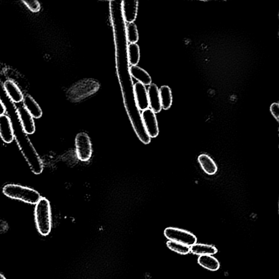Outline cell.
Returning a JSON list of instances; mask_svg holds the SVG:
<instances>
[{"label": "cell", "instance_id": "obj_5", "mask_svg": "<svg viewBox=\"0 0 279 279\" xmlns=\"http://www.w3.org/2000/svg\"><path fill=\"white\" fill-rule=\"evenodd\" d=\"M75 147L78 160L85 162L91 159L92 155V147L90 138L87 133H80L76 135Z\"/></svg>", "mask_w": 279, "mask_h": 279}, {"label": "cell", "instance_id": "obj_21", "mask_svg": "<svg viewBox=\"0 0 279 279\" xmlns=\"http://www.w3.org/2000/svg\"><path fill=\"white\" fill-rule=\"evenodd\" d=\"M167 246L172 251L179 254L187 255L190 253V247L181 244V243L169 241L167 243Z\"/></svg>", "mask_w": 279, "mask_h": 279}, {"label": "cell", "instance_id": "obj_10", "mask_svg": "<svg viewBox=\"0 0 279 279\" xmlns=\"http://www.w3.org/2000/svg\"><path fill=\"white\" fill-rule=\"evenodd\" d=\"M150 109L155 113H160L162 110L160 89L155 84L149 85L147 89Z\"/></svg>", "mask_w": 279, "mask_h": 279}, {"label": "cell", "instance_id": "obj_23", "mask_svg": "<svg viewBox=\"0 0 279 279\" xmlns=\"http://www.w3.org/2000/svg\"><path fill=\"white\" fill-rule=\"evenodd\" d=\"M270 111L274 118L278 122L279 120V104L277 103L271 104Z\"/></svg>", "mask_w": 279, "mask_h": 279}, {"label": "cell", "instance_id": "obj_16", "mask_svg": "<svg viewBox=\"0 0 279 279\" xmlns=\"http://www.w3.org/2000/svg\"><path fill=\"white\" fill-rule=\"evenodd\" d=\"M190 251L192 254L199 256L213 255L218 253V249L212 245L195 243L190 247Z\"/></svg>", "mask_w": 279, "mask_h": 279}, {"label": "cell", "instance_id": "obj_20", "mask_svg": "<svg viewBox=\"0 0 279 279\" xmlns=\"http://www.w3.org/2000/svg\"><path fill=\"white\" fill-rule=\"evenodd\" d=\"M127 37L130 44H137L139 39V34L137 25L134 23L129 24L126 28Z\"/></svg>", "mask_w": 279, "mask_h": 279}, {"label": "cell", "instance_id": "obj_13", "mask_svg": "<svg viewBox=\"0 0 279 279\" xmlns=\"http://www.w3.org/2000/svg\"><path fill=\"white\" fill-rule=\"evenodd\" d=\"M198 162L205 173L209 175H215L218 168L215 162L207 154H201L198 156Z\"/></svg>", "mask_w": 279, "mask_h": 279}, {"label": "cell", "instance_id": "obj_2", "mask_svg": "<svg viewBox=\"0 0 279 279\" xmlns=\"http://www.w3.org/2000/svg\"><path fill=\"white\" fill-rule=\"evenodd\" d=\"M34 216L39 233L48 235L52 230V214L51 204L46 198L41 197L35 205Z\"/></svg>", "mask_w": 279, "mask_h": 279}, {"label": "cell", "instance_id": "obj_4", "mask_svg": "<svg viewBox=\"0 0 279 279\" xmlns=\"http://www.w3.org/2000/svg\"><path fill=\"white\" fill-rule=\"evenodd\" d=\"M164 233L169 241L181 243L190 247L197 242V238L194 234L183 229L169 227L166 228Z\"/></svg>", "mask_w": 279, "mask_h": 279}, {"label": "cell", "instance_id": "obj_3", "mask_svg": "<svg viewBox=\"0 0 279 279\" xmlns=\"http://www.w3.org/2000/svg\"><path fill=\"white\" fill-rule=\"evenodd\" d=\"M3 192L7 197L32 205H36L41 198L39 193L36 190L18 184L6 185Z\"/></svg>", "mask_w": 279, "mask_h": 279}, {"label": "cell", "instance_id": "obj_24", "mask_svg": "<svg viewBox=\"0 0 279 279\" xmlns=\"http://www.w3.org/2000/svg\"><path fill=\"white\" fill-rule=\"evenodd\" d=\"M9 225L6 221L0 219V233L7 232L9 230Z\"/></svg>", "mask_w": 279, "mask_h": 279}, {"label": "cell", "instance_id": "obj_11", "mask_svg": "<svg viewBox=\"0 0 279 279\" xmlns=\"http://www.w3.org/2000/svg\"><path fill=\"white\" fill-rule=\"evenodd\" d=\"M4 88L7 96L14 103L23 101L24 95L18 85L11 80H7L4 84Z\"/></svg>", "mask_w": 279, "mask_h": 279}, {"label": "cell", "instance_id": "obj_8", "mask_svg": "<svg viewBox=\"0 0 279 279\" xmlns=\"http://www.w3.org/2000/svg\"><path fill=\"white\" fill-rule=\"evenodd\" d=\"M17 113L24 131L27 134H32L35 132V127L34 118L24 106H20L17 108Z\"/></svg>", "mask_w": 279, "mask_h": 279}, {"label": "cell", "instance_id": "obj_1", "mask_svg": "<svg viewBox=\"0 0 279 279\" xmlns=\"http://www.w3.org/2000/svg\"><path fill=\"white\" fill-rule=\"evenodd\" d=\"M11 120L14 131V137L21 153L26 160L33 173L41 174L44 170V164L35 151L27 134L24 131L19 119L17 111L9 116Z\"/></svg>", "mask_w": 279, "mask_h": 279}, {"label": "cell", "instance_id": "obj_15", "mask_svg": "<svg viewBox=\"0 0 279 279\" xmlns=\"http://www.w3.org/2000/svg\"><path fill=\"white\" fill-rule=\"evenodd\" d=\"M130 72L135 80L145 86H149L152 83V77L147 71L138 66H132L130 68Z\"/></svg>", "mask_w": 279, "mask_h": 279}, {"label": "cell", "instance_id": "obj_26", "mask_svg": "<svg viewBox=\"0 0 279 279\" xmlns=\"http://www.w3.org/2000/svg\"><path fill=\"white\" fill-rule=\"evenodd\" d=\"M0 279H7V278L3 274L0 273Z\"/></svg>", "mask_w": 279, "mask_h": 279}, {"label": "cell", "instance_id": "obj_18", "mask_svg": "<svg viewBox=\"0 0 279 279\" xmlns=\"http://www.w3.org/2000/svg\"><path fill=\"white\" fill-rule=\"evenodd\" d=\"M197 262L200 266L211 271H217L220 267L219 261L212 255L200 256Z\"/></svg>", "mask_w": 279, "mask_h": 279}, {"label": "cell", "instance_id": "obj_22", "mask_svg": "<svg viewBox=\"0 0 279 279\" xmlns=\"http://www.w3.org/2000/svg\"><path fill=\"white\" fill-rule=\"evenodd\" d=\"M27 8L33 13H37L40 11L41 6L37 0L33 1H23Z\"/></svg>", "mask_w": 279, "mask_h": 279}, {"label": "cell", "instance_id": "obj_12", "mask_svg": "<svg viewBox=\"0 0 279 279\" xmlns=\"http://www.w3.org/2000/svg\"><path fill=\"white\" fill-rule=\"evenodd\" d=\"M138 1H124L122 3V9L124 17L126 22L134 23L137 19L138 13Z\"/></svg>", "mask_w": 279, "mask_h": 279}, {"label": "cell", "instance_id": "obj_6", "mask_svg": "<svg viewBox=\"0 0 279 279\" xmlns=\"http://www.w3.org/2000/svg\"><path fill=\"white\" fill-rule=\"evenodd\" d=\"M143 125L149 137L155 138L160 133L158 120L155 113L151 109H147L141 114Z\"/></svg>", "mask_w": 279, "mask_h": 279}, {"label": "cell", "instance_id": "obj_17", "mask_svg": "<svg viewBox=\"0 0 279 279\" xmlns=\"http://www.w3.org/2000/svg\"><path fill=\"white\" fill-rule=\"evenodd\" d=\"M162 109L168 110L173 103V92L167 85H163L160 89Z\"/></svg>", "mask_w": 279, "mask_h": 279}, {"label": "cell", "instance_id": "obj_14", "mask_svg": "<svg viewBox=\"0 0 279 279\" xmlns=\"http://www.w3.org/2000/svg\"><path fill=\"white\" fill-rule=\"evenodd\" d=\"M23 106L30 112L34 118H40L43 115V111L39 105L30 95H26L24 97Z\"/></svg>", "mask_w": 279, "mask_h": 279}, {"label": "cell", "instance_id": "obj_19", "mask_svg": "<svg viewBox=\"0 0 279 279\" xmlns=\"http://www.w3.org/2000/svg\"><path fill=\"white\" fill-rule=\"evenodd\" d=\"M129 62L132 66H137L140 60V49L137 44H130L128 47Z\"/></svg>", "mask_w": 279, "mask_h": 279}, {"label": "cell", "instance_id": "obj_9", "mask_svg": "<svg viewBox=\"0 0 279 279\" xmlns=\"http://www.w3.org/2000/svg\"><path fill=\"white\" fill-rule=\"evenodd\" d=\"M0 136L7 144H10L14 139L11 118L6 114L0 116Z\"/></svg>", "mask_w": 279, "mask_h": 279}, {"label": "cell", "instance_id": "obj_25", "mask_svg": "<svg viewBox=\"0 0 279 279\" xmlns=\"http://www.w3.org/2000/svg\"><path fill=\"white\" fill-rule=\"evenodd\" d=\"M7 109L5 104L0 98V116L3 115L6 112Z\"/></svg>", "mask_w": 279, "mask_h": 279}, {"label": "cell", "instance_id": "obj_7", "mask_svg": "<svg viewBox=\"0 0 279 279\" xmlns=\"http://www.w3.org/2000/svg\"><path fill=\"white\" fill-rule=\"evenodd\" d=\"M133 89L135 102L138 109L143 111L148 109L149 105L146 86L137 82L134 84Z\"/></svg>", "mask_w": 279, "mask_h": 279}]
</instances>
